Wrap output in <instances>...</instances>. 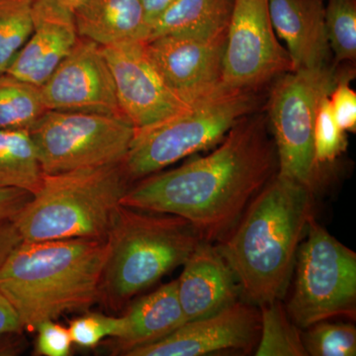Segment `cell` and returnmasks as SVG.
I'll use <instances>...</instances> for the list:
<instances>
[{"label": "cell", "instance_id": "obj_10", "mask_svg": "<svg viewBox=\"0 0 356 356\" xmlns=\"http://www.w3.org/2000/svg\"><path fill=\"white\" fill-rule=\"evenodd\" d=\"M293 72L274 31L268 0H235L227 32L222 86L257 91Z\"/></svg>", "mask_w": 356, "mask_h": 356}, {"label": "cell", "instance_id": "obj_13", "mask_svg": "<svg viewBox=\"0 0 356 356\" xmlns=\"http://www.w3.org/2000/svg\"><path fill=\"white\" fill-rule=\"evenodd\" d=\"M40 90L47 110L124 116L102 47L83 37Z\"/></svg>", "mask_w": 356, "mask_h": 356}, {"label": "cell", "instance_id": "obj_17", "mask_svg": "<svg viewBox=\"0 0 356 356\" xmlns=\"http://www.w3.org/2000/svg\"><path fill=\"white\" fill-rule=\"evenodd\" d=\"M268 6L274 31L286 44L293 70L331 65L324 1L268 0Z\"/></svg>", "mask_w": 356, "mask_h": 356}, {"label": "cell", "instance_id": "obj_35", "mask_svg": "<svg viewBox=\"0 0 356 356\" xmlns=\"http://www.w3.org/2000/svg\"><path fill=\"white\" fill-rule=\"evenodd\" d=\"M173 1L175 0H143L147 20H149V28H151L152 22Z\"/></svg>", "mask_w": 356, "mask_h": 356}, {"label": "cell", "instance_id": "obj_8", "mask_svg": "<svg viewBox=\"0 0 356 356\" xmlns=\"http://www.w3.org/2000/svg\"><path fill=\"white\" fill-rule=\"evenodd\" d=\"M341 76L331 65L293 70L274 81L269 95L267 119L277 153V175L312 191L318 168L314 130L318 105L332 92Z\"/></svg>", "mask_w": 356, "mask_h": 356}, {"label": "cell", "instance_id": "obj_32", "mask_svg": "<svg viewBox=\"0 0 356 356\" xmlns=\"http://www.w3.org/2000/svg\"><path fill=\"white\" fill-rule=\"evenodd\" d=\"M29 346L24 330L0 332V356L23 355Z\"/></svg>", "mask_w": 356, "mask_h": 356}, {"label": "cell", "instance_id": "obj_11", "mask_svg": "<svg viewBox=\"0 0 356 356\" xmlns=\"http://www.w3.org/2000/svg\"><path fill=\"white\" fill-rule=\"evenodd\" d=\"M227 32L172 33L145 42V47L168 88L193 104L222 86Z\"/></svg>", "mask_w": 356, "mask_h": 356}, {"label": "cell", "instance_id": "obj_6", "mask_svg": "<svg viewBox=\"0 0 356 356\" xmlns=\"http://www.w3.org/2000/svg\"><path fill=\"white\" fill-rule=\"evenodd\" d=\"M257 91L225 88L201 98L186 111L135 130L123 161L129 179H139L221 143L243 117L257 112Z\"/></svg>", "mask_w": 356, "mask_h": 356}, {"label": "cell", "instance_id": "obj_28", "mask_svg": "<svg viewBox=\"0 0 356 356\" xmlns=\"http://www.w3.org/2000/svg\"><path fill=\"white\" fill-rule=\"evenodd\" d=\"M72 343L83 348H92L106 337L120 339L126 332V320L122 317L88 313L70 321L69 325Z\"/></svg>", "mask_w": 356, "mask_h": 356}, {"label": "cell", "instance_id": "obj_16", "mask_svg": "<svg viewBox=\"0 0 356 356\" xmlns=\"http://www.w3.org/2000/svg\"><path fill=\"white\" fill-rule=\"evenodd\" d=\"M240 287L218 248L201 240L177 280L180 305L187 322L219 313L238 301Z\"/></svg>", "mask_w": 356, "mask_h": 356}, {"label": "cell", "instance_id": "obj_23", "mask_svg": "<svg viewBox=\"0 0 356 356\" xmlns=\"http://www.w3.org/2000/svg\"><path fill=\"white\" fill-rule=\"evenodd\" d=\"M261 332L257 356H307L300 329L288 316L281 300L259 306Z\"/></svg>", "mask_w": 356, "mask_h": 356}, {"label": "cell", "instance_id": "obj_12", "mask_svg": "<svg viewBox=\"0 0 356 356\" xmlns=\"http://www.w3.org/2000/svg\"><path fill=\"white\" fill-rule=\"evenodd\" d=\"M102 51L122 114L136 130L151 127L192 106L168 88L147 55L145 42L110 44L102 47Z\"/></svg>", "mask_w": 356, "mask_h": 356}, {"label": "cell", "instance_id": "obj_27", "mask_svg": "<svg viewBox=\"0 0 356 356\" xmlns=\"http://www.w3.org/2000/svg\"><path fill=\"white\" fill-rule=\"evenodd\" d=\"M329 95L321 100L316 117L314 154L318 165L336 161L346 151L348 145L346 132L337 125L332 114Z\"/></svg>", "mask_w": 356, "mask_h": 356}, {"label": "cell", "instance_id": "obj_14", "mask_svg": "<svg viewBox=\"0 0 356 356\" xmlns=\"http://www.w3.org/2000/svg\"><path fill=\"white\" fill-rule=\"evenodd\" d=\"M261 332V313L236 301L215 315L189 321L165 339L127 351V356H203L252 350Z\"/></svg>", "mask_w": 356, "mask_h": 356}, {"label": "cell", "instance_id": "obj_36", "mask_svg": "<svg viewBox=\"0 0 356 356\" xmlns=\"http://www.w3.org/2000/svg\"><path fill=\"white\" fill-rule=\"evenodd\" d=\"M54 1L58 2L60 6L74 13L77 7L81 6L86 0H54Z\"/></svg>", "mask_w": 356, "mask_h": 356}, {"label": "cell", "instance_id": "obj_1", "mask_svg": "<svg viewBox=\"0 0 356 356\" xmlns=\"http://www.w3.org/2000/svg\"><path fill=\"white\" fill-rule=\"evenodd\" d=\"M267 127L264 115L243 117L214 152L149 175L129 189L121 205L184 218L202 240H221L277 175V153Z\"/></svg>", "mask_w": 356, "mask_h": 356}, {"label": "cell", "instance_id": "obj_2", "mask_svg": "<svg viewBox=\"0 0 356 356\" xmlns=\"http://www.w3.org/2000/svg\"><path fill=\"white\" fill-rule=\"evenodd\" d=\"M312 218V189L276 175L222 236L218 250L248 302L283 298Z\"/></svg>", "mask_w": 356, "mask_h": 356}, {"label": "cell", "instance_id": "obj_4", "mask_svg": "<svg viewBox=\"0 0 356 356\" xmlns=\"http://www.w3.org/2000/svg\"><path fill=\"white\" fill-rule=\"evenodd\" d=\"M201 240L197 229L184 218L121 205L106 236L99 300L118 310L184 266Z\"/></svg>", "mask_w": 356, "mask_h": 356}, {"label": "cell", "instance_id": "obj_33", "mask_svg": "<svg viewBox=\"0 0 356 356\" xmlns=\"http://www.w3.org/2000/svg\"><path fill=\"white\" fill-rule=\"evenodd\" d=\"M22 242V238L10 220L0 221V267L14 248Z\"/></svg>", "mask_w": 356, "mask_h": 356}, {"label": "cell", "instance_id": "obj_31", "mask_svg": "<svg viewBox=\"0 0 356 356\" xmlns=\"http://www.w3.org/2000/svg\"><path fill=\"white\" fill-rule=\"evenodd\" d=\"M32 196L33 194L21 189L0 186V221H13Z\"/></svg>", "mask_w": 356, "mask_h": 356}, {"label": "cell", "instance_id": "obj_22", "mask_svg": "<svg viewBox=\"0 0 356 356\" xmlns=\"http://www.w3.org/2000/svg\"><path fill=\"white\" fill-rule=\"evenodd\" d=\"M48 111L39 86L0 74V130H28Z\"/></svg>", "mask_w": 356, "mask_h": 356}, {"label": "cell", "instance_id": "obj_30", "mask_svg": "<svg viewBox=\"0 0 356 356\" xmlns=\"http://www.w3.org/2000/svg\"><path fill=\"white\" fill-rule=\"evenodd\" d=\"M35 353L42 356H67L72 350V341L69 327L48 321L36 327Z\"/></svg>", "mask_w": 356, "mask_h": 356}, {"label": "cell", "instance_id": "obj_19", "mask_svg": "<svg viewBox=\"0 0 356 356\" xmlns=\"http://www.w3.org/2000/svg\"><path fill=\"white\" fill-rule=\"evenodd\" d=\"M124 317L125 334L116 339L117 350L122 355L165 339L187 322L178 298L177 280L136 300Z\"/></svg>", "mask_w": 356, "mask_h": 356}, {"label": "cell", "instance_id": "obj_20", "mask_svg": "<svg viewBox=\"0 0 356 356\" xmlns=\"http://www.w3.org/2000/svg\"><path fill=\"white\" fill-rule=\"evenodd\" d=\"M235 0H175L152 22L149 40L172 33L228 29Z\"/></svg>", "mask_w": 356, "mask_h": 356}, {"label": "cell", "instance_id": "obj_3", "mask_svg": "<svg viewBox=\"0 0 356 356\" xmlns=\"http://www.w3.org/2000/svg\"><path fill=\"white\" fill-rule=\"evenodd\" d=\"M106 254V240L22 241L0 267V292L22 329L35 331L99 300Z\"/></svg>", "mask_w": 356, "mask_h": 356}, {"label": "cell", "instance_id": "obj_9", "mask_svg": "<svg viewBox=\"0 0 356 356\" xmlns=\"http://www.w3.org/2000/svg\"><path fill=\"white\" fill-rule=\"evenodd\" d=\"M126 117L48 110L30 129L44 175L123 163L135 135Z\"/></svg>", "mask_w": 356, "mask_h": 356}, {"label": "cell", "instance_id": "obj_5", "mask_svg": "<svg viewBox=\"0 0 356 356\" xmlns=\"http://www.w3.org/2000/svg\"><path fill=\"white\" fill-rule=\"evenodd\" d=\"M129 180L123 163L44 175L14 226L24 242L106 240Z\"/></svg>", "mask_w": 356, "mask_h": 356}, {"label": "cell", "instance_id": "obj_26", "mask_svg": "<svg viewBox=\"0 0 356 356\" xmlns=\"http://www.w3.org/2000/svg\"><path fill=\"white\" fill-rule=\"evenodd\" d=\"M321 321L307 327L302 334L307 355L312 356H355L356 330L348 323Z\"/></svg>", "mask_w": 356, "mask_h": 356}, {"label": "cell", "instance_id": "obj_21", "mask_svg": "<svg viewBox=\"0 0 356 356\" xmlns=\"http://www.w3.org/2000/svg\"><path fill=\"white\" fill-rule=\"evenodd\" d=\"M43 175L30 131L0 130V186L34 194Z\"/></svg>", "mask_w": 356, "mask_h": 356}, {"label": "cell", "instance_id": "obj_29", "mask_svg": "<svg viewBox=\"0 0 356 356\" xmlns=\"http://www.w3.org/2000/svg\"><path fill=\"white\" fill-rule=\"evenodd\" d=\"M353 74V72H343L329 95L334 119L346 133L356 130V93L350 86Z\"/></svg>", "mask_w": 356, "mask_h": 356}, {"label": "cell", "instance_id": "obj_37", "mask_svg": "<svg viewBox=\"0 0 356 356\" xmlns=\"http://www.w3.org/2000/svg\"><path fill=\"white\" fill-rule=\"evenodd\" d=\"M322 1H324V2H325V0H322Z\"/></svg>", "mask_w": 356, "mask_h": 356}, {"label": "cell", "instance_id": "obj_34", "mask_svg": "<svg viewBox=\"0 0 356 356\" xmlns=\"http://www.w3.org/2000/svg\"><path fill=\"white\" fill-rule=\"evenodd\" d=\"M9 330L23 329L13 306L0 292V332Z\"/></svg>", "mask_w": 356, "mask_h": 356}, {"label": "cell", "instance_id": "obj_24", "mask_svg": "<svg viewBox=\"0 0 356 356\" xmlns=\"http://www.w3.org/2000/svg\"><path fill=\"white\" fill-rule=\"evenodd\" d=\"M34 0H0V74L31 36Z\"/></svg>", "mask_w": 356, "mask_h": 356}, {"label": "cell", "instance_id": "obj_25", "mask_svg": "<svg viewBox=\"0 0 356 356\" xmlns=\"http://www.w3.org/2000/svg\"><path fill=\"white\" fill-rule=\"evenodd\" d=\"M325 25L336 63L356 58V0H327Z\"/></svg>", "mask_w": 356, "mask_h": 356}, {"label": "cell", "instance_id": "obj_7", "mask_svg": "<svg viewBox=\"0 0 356 356\" xmlns=\"http://www.w3.org/2000/svg\"><path fill=\"white\" fill-rule=\"evenodd\" d=\"M295 264L296 280L286 311L300 330L334 318H355V252L314 218Z\"/></svg>", "mask_w": 356, "mask_h": 356}, {"label": "cell", "instance_id": "obj_18", "mask_svg": "<svg viewBox=\"0 0 356 356\" xmlns=\"http://www.w3.org/2000/svg\"><path fill=\"white\" fill-rule=\"evenodd\" d=\"M74 15L79 36L102 47L147 42L151 31L143 0H86Z\"/></svg>", "mask_w": 356, "mask_h": 356}, {"label": "cell", "instance_id": "obj_15", "mask_svg": "<svg viewBox=\"0 0 356 356\" xmlns=\"http://www.w3.org/2000/svg\"><path fill=\"white\" fill-rule=\"evenodd\" d=\"M79 37L72 10L54 0H34L31 36L7 74L40 88L69 55Z\"/></svg>", "mask_w": 356, "mask_h": 356}]
</instances>
